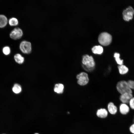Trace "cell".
<instances>
[{
    "instance_id": "obj_1",
    "label": "cell",
    "mask_w": 134,
    "mask_h": 134,
    "mask_svg": "<svg viewBox=\"0 0 134 134\" xmlns=\"http://www.w3.org/2000/svg\"><path fill=\"white\" fill-rule=\"evenodd\" d=\"M82 63L83 67L86 71L90 72L94 69L95 66V63L92 56L87 54L83 55Z\"/></svg>"
},
{
    "instance_id": "obj_2",
    "label": "cell",
    "mask_w": 134,
    "mask_h": 134,
    "mask_svg": "<svg viewBox=\"0 0 134 134\" xmlns=\"http://www.w3.org/2000/svg\"><path fill=\"white\" fill-rule=\"evenodd\" d=\"M118 92L121 94L126 93H132V91L129 87L127 81L121 80L118 82L116 86Z\"/></svg>"
},
{
    "instance_id": "obj_3",
    "label": "cell",
    "mask_w": 134,
    "mask_h": 134,
    "mask_svg": "<svg viewBox=\"0 0 134 134\" xmlns=\"http://www.w3.org/2000/svg\"><path fill=\"white\" fill-rule=\"evenodd\" d=\"M112 40L111 35L109 33L102 32L99 35L98 37V41L101 45L106 46L109 45Z\"/></svg>"
},
{
    "instance_id": "obj_4",
    "label": "cell",
    "mask_w": 134,
    "mask_h": 134,
    "mask_svg": "<svg viewBox=\"0 0 134 134\" xmlns=\"http://www.w3.org/2000/svg\"><path fill=\"white\" fill-rule=\"evenodd\" d=\"M77 83L80 85L83 86L88 83L89 79L88 74L85 72H82L78 74L76 76Z\"/></svg>"
},
{
    "instance_id": "obj_5",
    "label": "cell",
    "mask_w": 134,
    "mask_h": 134,
    "mask_svg": "<svg viewBox=\"0 0 134 134\" xmlns=\"http://www.w3.org/2000/svg\"><path fill=\"white\" fill-rule=\"evenodd\" d=\"M19 47L21 51L25 54L30 53L32 50L31 42L26 40H23L21 41L20 43Z\"/></svg>"
},
{
    "instance_id": "obj_6",
    "label": "cell",
    "mask_w": 134,
    "mask_h": 134,
    "mask_svg": "<svg viewBox=\"0 0 134 134\" xmlns=\"http://www.w3.org/2000/svg\"><path fill=\"white\" fill-rule=\"evenodd\" d=\"M134 14V9L131 6H129L123 12V18L126 21H129L132 19Z\"/></svg>"
},
{
    "instance_id": "obj_7",
    "label": "cell",
    "mask_w": 134,
    "mask_h": 134,
    "mask_svg": "<svg viewBox=\"0 0 134 134\" xmlns=\"http://www.w3.org/2000/svg\"><path fill=\"white\" fill-rule=\"evenodd\" d=\"M23 34L22 30L19 28H16L10 33V36L12 39L17 40L21 38Z\"/></svg>"
},
{
    "instance_id": "obj_8",
    "label": "cell",
    "mask_w": 134,
    "mask_h": 134,
    "mask_svg": "<svg viewBox=\"0 0 134 134\" xmlns=\"http://www.w3.org/2000/svg\"><path fill=\"white\" fill-rule=\"evenodd\" d=\"M133 97L132 93H126L121 94L120 100L123 103L128 104L131 99Z\"/></svg>"
},
{
    "instance_id": "obj_9",
    "label": "cell",
    "mask_w": 134,
    "mask_h": 134,
    "mask_svg": "<svg viewBox=\"0 0 134 134\" xmlns=\"http://www.w3.org/2000/svg\"><path fill=\"white\" fill-rule=\"evenodd\" d=\"M119 111L122 114L125 115L129 112L130 107L127 104L122 103L120 105Z\"/></svg>"
},
{
    "instance_id": "obj_10",
    "label": "cell",
    "mask_w": 134,
    "mask_h": 134,
    "mask_svg": "<svg viewBox=\"0 0 134 134\" xmlns=\"http://www.w3.org/2000/svg\"><path fill=\"white\" fill-rule=\"evenodd\" d=\"M108 110L110 113L112 114H115L117 112V108L113 102H109L108 105Z\"/></svg>"
},
{
    "instance_id": "obj_11",
    "label": "cell",
    "mask_w": 134,
    "mask_h": 134,
    "mask_svg": "<svg viewBox=\"0 0 134 134\" xmlns=\"http://www.w3.org/2000/svg\"><path fill=\"white\" fill-rule=\"evenodd\" d=\"M97 116L100 118H105L108 115V112L107 110L104 108H101L98 109L97 112Z\"/></svg>"
},
{
    "instance_id": "obj_12",
    "label": "cell",
    "mask_w": 134,
    "mask_h": 134,
    "mask_svg": "<svg viewBox=\"0 0 134 134\" xmlns=\"http://www.w3.org/2000/svg\"><path fill=\"white\" fill-rule=\"evenodd\" d=\"M64 89V86L63 84L58 83L55 85L54 90L55 92L57 94H60L63 93Z\"/></svg>"
},
{
    "instance_id": "obj_13",
    "label": "cell",
    "mask_w": 134,
    "mask_h": 134,
    "mask_svg": "<svg viewBox=\"0 0 134 134\" xmlns=\"http://www.w3.org/2000/svg\"><path fill=\"white\" fill-rule=\"evenodd\" d=\"M118 68L120 74L121 75L126 74L129 71L128 68L123 64L119 65Z\"/></svg>"
},
{
    "instance_id": "obj_14",
    "label": "cell",
    "mask_w": 134,
    "mask_h": 134,
    "mask_svg": "<svg viewBox=\"0 0 134 134\" xmlns=\"http://www.w3.org/2000/svg\"><path fill=\"white\" fill-rule=\"evenodd\" d=\"M92 52L95 54H101L103 52V49L100 45L95 46L92 48Z\"/></svg>"
},
{
    "instance_id": "obj_15",
    "label": "cell",
    "mask_w": 134,
    "mask_h": 134,
    "mask_svg": "<svg viewBox=\"0 0 134 134\" xmlns=\"http://www.w3.org/2000/svg\"><path fill=\"white\" fill-rule=\"evenodd\" d=\"M7 22V19L6 16L3 15H0V28L5 27Z\"/></svg>"
},
{
    "instance_id": "obj_16",
    "label": "cell",
    "mask_w": 134,
    "mask_h": 134,
    "mask_svg": "<svg viewBox=\"0 0 134 134\" xmlns=\"http://www.w3.org/2000/svg\"><path fill=\"white\" fill-rule=\"evenodd\" d=\"M14 59L15 62L19 64L23 63L24 61V58L19 53L17 54L14 55Z\"/></svg>"
},
{
    "instance_id": "obj_17",
    "label": "cell",
    "mask_w": 134,
    "mask_h": 134,
    "mask_svg": "<svg viewBox=\"0 0 134 134\" xmlns=\"http://www.w3.org/2000/svg\"><path fill=\"white\" fill-rule=\"evenodd\" d=\"M22 87L20 85L16 83L15 84L12 88V91L15 93L18 94L22 91Z\"/></svg>"
},
{
    "instance_id": "obj_18",
    "label": "cell",
    "mask_w": 134,
    "mask_h": 134,
    "mask_svg": "<svg viewBox=\"0 0 134 134\" xmlns=\"http://www.w3.org/2000/svg\"><path fill=\"white\" fill-rule=\"evenodd\" d=\"M114 57L115 58L116 62L119 65L123 64V60L120 58L119 53L117 52L115 53L114 54Z\"/></svg>"
},
{
    "instance_id": "obj_19",
    "label": "cell",
    "mask_w": 134,
    "mask_h": 134,
    "mask_svg": "<svg viewBox=\"0 0 134 134\" xmlns=\"http://www.w3.org/2000/svg\"><path fill=\"white\" fill-rule=\"evenodd\" d=\"M9 23L11 26H16L18 24V21L17 18L13 17L10 18L9 20Z\"/></svg>"
},
{
    "instance_id": "obj_20",
    "label": "cell",
    "mask_w": 134,
    "mask_h": 134,
    "mask_svg": "<svg viewBox=\"0 0 134 134\" xmlns=\"http://www.w3.org/2000/svg\"><path fill=\"white\" fill-rule=\"evenodd\" d=\"M2 52L5 55H8L9 54L10 52V49L8 46L4 47L2 49Z\"/></svg>"
},
{
    "instance_id": "obj_21",
    "label": "cell",
    "mask_w": 134,
    "mask_h": 134,
    "mask_svg": "<svg viewBox=\"0 0 134 134\" xmlns=\"http://www.w3.org/2000/svg\"><path fill=\"white\" fill-rule=\"evenodd\" d=\"M127 82L129 88L132 90L134 89V81L129 80L127 81Z\"/></svg>"
},
{
    "instance_id": "obj_22",
    "label": "cell",
    "mask_w": 134,
    "mask_h": 134,
    "mask_svg": "<svg viewBox=\"0 0 134 134\" xmlns=\"http://www.w3.org/2000/svg\"><path fill=\"white\" fill-rule=\"evenodd\" d=\"M129 103L130 108L134 110V97H133L131 99Z\"/></svg>"
},
{
    "instance_id": "obj_23",
    "label": "cell",
    "mask_w": 134,
    "mask_h": 134,
    "mask_svg": "<svg viewBox=\"0 0 134 134\" xmlns=\"http://www.w3.org/2000/svg\"><path fill=\"white\" fill-rule=\"evenodd\" d=\"M129 129L130 132L134 134V123L131 125Z\"/></svg>"
},
{
    "instance_id": "obj_24",
    "label": "cell",
    "mask_w": 134,
    "mask_h": 134,
    "mask_svg": "<svg viewBox=\"0 0 134 134\" xmlns=\"http://www.w3.org/2000/svg\"><path fill=\"white\" fill-rule=\"evenodd\" d=\"M133 121H134V119H133Z\"/></svg>"
},
{
    "instance_id": "obj_25",
    "label": "cell",
    "mask_w": 134,
    "mask_h": 134,
    "mask_svg": "<svg viewBox=\"0 0 134 134\" xmlns=\"http://www.w3.org/2000/svg\"><path fill=\"white\" fill-rule=\"evenodd\" d=\"M35 134H39L38 133H35Z\"/></svg>"
},
{
    "instance_id": "obj_26",
    "label": "cell",
    "mask_w": 134,
    "mask_h": 134,
    "mask_svg": "<svg viewBox=\"0 0 134 134\" xmlns=\"http://www.w3.org/2000/svg\"></svg>"
}]
</instances>
